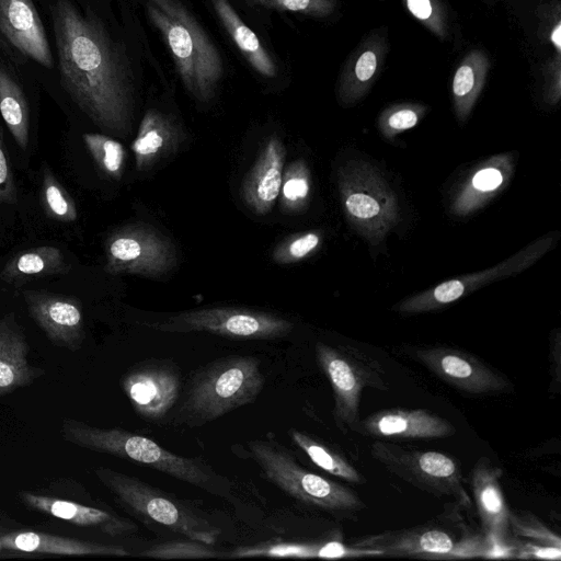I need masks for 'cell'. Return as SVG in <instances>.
Here are the masks:
<instances>
[{"label":"cell","mask_w":561,"mask_h":561,"mask_svg":"<svg viewBox=\"0 0 561 561\" xmlns=\"http://www.w3.org/2000/svg\"><path fill=\"white\" fill-rule=\"evenodd\" d=\"M492 66L483 48H471L457 64L451 80L453 106L456 118L465 124L479 99Z\"/></svg>","instance_id":"obj_27"},{"label":"cell","mask_w":561,"mask_h":561,"mask_svg":"<svg viewBox=\"0 0 561 561\" xmlns=\"http://www.w3.org/2000/svg\"><path fill=\"white\" fill-rule=\"evenodd\" d=\"M70 268L60 249L44 245L15 254L5 263L0 276L8 283H16L33 277L66 275Z\"/></svg>","instance_id":"obj_29"},{"label":"cell","mask_w":561,"mask_h":561,"mask_svg":"<svg viewBox=\"0 0 561 561\" xmlns=\"http://www.w3.org/2000/svg\"><path fill=\"white\" fill-rule=\"evenodd\" d=\"M502 470L480 457L470 473L473 502L485 536L496 546L508 542L510 507L501 485Z\"/></svg>","instance_id":"obj_19"},{"label":"cell","mask_w":561,"mask_h":561,"mask_svg":"<svg viewBox=\"0 0 561 561\" xmlns=\"http://www.w3.org/2000/svg\"><path fill=\"white\" fill-rule=\"evenodd\" d=\"M32 319L56 346L78 351L84 340L83 316L78 299L44 290L23 291Z\"/></svg>","instance_id":"obj_18"},{"label":"cell","mask_w":561,"mask_h":561,"mask_svg":"<svg viewBox=\"0 0 561 561\" xmlns=\"http://www.w3.org/2000/svg\"><path fill=\"white\" fill-rule=\"evenodd\" d=\"M390 49L388 28L369 31L346 58L336 83V98L342 106L362 101L380 77Z\"/></svg>","instance_id":"obj_16"},{"label":"cell","mask_w":561,"mask_h":561,"mask_svg":"<svg viewBox=\"0 0 561 561\" xmlns=\"http://www.w3.org/2000/svg\"><path fill=\"white\" fill-rule=\"evenodd\" d=\"M248 449L266 479L295 500L335 515L365 508L351 489L305 469L275 438L251 440Z\"/></svg>","instance_id":"obj_7"},{"label":"cell","mask_w":561,"mask_h":561,"mask_svg":"<svg viewBox=\"0 0 561 561\" xmlns=\"http://www.w3.org/2000/svg\"><path fill=\"white\" fill-rule=\"evenodd\" d=\"M0 127V208L18 202V190Z\"/></svg>","instance_id":"obj_43"},{"label":"cell","mask_w":561,"mask_h":561,"mask_svg":"<svg viewBox=\"0 0 561 561\" xmlns=\"http://www.w3.org/2000/svg\"><path fill=\"white\" fill-rule=\"evenodd\" d=\"M183 139V130L173 118L156 108L148 110L130 146L137 170L144 172L152 168L176 151Z\"/></svg>","instance_id":"obj_25"},{"label":"cell","mask_w":561,"mask_h":561,"mask_svg":"<svg viewBox=\"0 0 561 561\" xmlns=\"http://www.w3.org/2000/svg\"><path fill=\"white\" fill-rule=\"evenodd\" d=\"M19 497L34 511L79 527L99 530L111 537L128 536L137 531V526L131 520L98 507L27 491L19 492Z\"/></svg>","instance_id":"obj_23"},{"label":"cell","mask_w":561,"mask_h":561,"mask_svg":"<svg viewBox=\"0 0 561 561\" xmlns=\"http://www.w3.org/2000/svg\"><path fill=\"white\" fill-rule=\"evenodd\" d=\"M150 21L163 36L186 90L198 101L214 98L224 75L221 56L180 0H146Z\"/></svg>","instance_id":"obj_4"},{"label":"cell","mask_w":561,"mask_h":561,"mask_svg":"<svg viewBox=\"0 0 561 561\" xmlns=\"http://www.w3.org/2000/svg\"><path fill=\"white\" fill-rule=\"evenodd\" d=\"M353 546L386 556L435 560L488 558L494 549L486 536L473 534L457 515L450 514L416 527L366 536Z\"/></svg>","instance_id":"obj_6"},{"label":"cell","mask_w":561,"mask_h":561,"mask_svg":"<svg viewBox=\"0 0 561 561\" xmlns=\"http://www.w3.org/2000/svg\"><path fill=\"white\" fill-rule=\"evenodd\" d=\"M337 190L347 221L369 243H381L400 222L397 195L373 164L350 160L341 165Z\"/></svg>","instance_id":"obj_8"},{"label":"cell","mask_w":561,"mask_h":561,"mask_svg":"<svg viewBox=\"0 0 561 561\" xmlns=\"http://www.w3.org/2000/svg\"><path fill=\"white\" fill-rule=\"evenodd\" d=\"M0 31L22 54L53 68L46 32L32 0H0Z\"/></svg>","instance_id":"obj_22"},{"label":"cell","mask_w":561,"mask_h":561,"mask_svg":"<svg viewBox=\"0 0 561 561\" xmlns=\"http://www.w3.org/2000/svg\"><path fill=\"white\" fill-rule=\"evenodd\" d=\"M264 383L257 357L231 355L213 360L193 374L175 421L191 427L215 421L253 402Z\"/></svg>","instance_id":"obj_3"},{"label":"cell","mask_w":561,"mask_h":561,"mask_svg":"<svg viewBox=\"0 0 561 561\" xmlns=\"http://www.w3.org/2000/svg\"><path fill=\"white\" fill-rule=\"evenodd\" d=\"M316 356L333 391L335 424L346 433L358 420L363 389L388 390L381 366L356 350L322 342L316 344Z\"/></svg>","instance_id":"obj_10"},{"label":"cell","mask_w":561,"mask_h":561,"mask_svg":"<svg viewBox=\"0 0 561 561\" xmlns=\"http://www.w3.org/2000/svg\"><path fill=\"white\" fill-rule=\"evenodd\" d=\"M121 385L135 412L148 422H158L180 397L181 374L170 362L148 360L130 368Z\"/></svg>","instance_id":"obj_15"},{"label":"cell","mask_w":561,"mask_h":561,"mask_svg":"<svg viewBox=\"0 0 561 561\" xmlns=\"http://www.w3.org/2000/svg\"><path fill=\"white\" fill-rule=\"evenodd\" d=\"M371 457L389 472L435 496H453L471 506L458 461L447 454L401 447L377 439Z\"/></svg>","instance_id":"obj_11"},{"label":"cell","mask_w":561,"mask_h":561,"mask_svg":"<svg viewBox=\"0 0 561 561\" xmlns=\"http://www.w3.org/2000/svg\"><path fill=\"white\" fill-rule=\"evenodd\" d=\"M140 556L161 560L213 559L219 558L220 552L210 548V545L187 539L172 540L152 546L144 550Z\"/></svg>","instance_id":"obj_38"},{"label":"cell","mask_w":561,"mask_h":561,"mask_svg":"<svg viewBox=\"0 0 561 561\" xmlns=\"http://www.w3.org/2000/svg\"><path fill=\"white\" fill-rule=\"evenodd\" d=\"M550 364L552 379L550 389L553 393H559L561 385V333L559 330L553 332L550 343Z\"/></svg>","instance_id":"obj_44"},{"label":"cell","mask_w":561,"mask_h":561,"mask_svg":"<svg viewBox=\"0 0 561 561\" xmlns=\"http://www.w3.org/2000/svg\"><path fill=\"white\" fill-rule=\"evenodd\" d=\"M286 148L272 135L261 148L253 165L244 175L240 194L245 206L259 216L267 215L280 192Z\"/></svg>","instance_id":"obj_20"},{"label":"cell","mask_w":561,"mask_h":561,"mask_svg":"<svg viewBox=\"0 0 561 561\" xmlns=\"http://www.w3.org/2000/svg\"><path fill=\"white\" fill-rule=\"evenodd\" d=\"M0 113L16 145L26 150L30 138V112L25 95L0 65Z\"/></svg>","instance_id":"obj_32"},{"label":"cell","mask_w":561,"mask_h":561,"mask_svg":"<svg viewBox=\"0 0 561 561\" xmlns=\"http://www.w3.org/2000/svg\"><path fill=\"white\" fill-rule=\"evenodd\" d=\"M61 83L101 129L125 137L131 127V92L125 64L96 19L69 0L53 8Z\"/></svg>","instance_id":"obj_1"},{"label":"cell","mask_w":561,"mask_h":561,"mask_svg":"<svg viewBox=\"0 0 561 561\" xmlns=\"http://www.w3.org/2000/svg\"><path fill=\"white\" fill-rule=\"evenodd\" d=\"M60 434L66 442L79 447L134 461L213 494L224 496L229 492V484L201 459L173 454L154 440L129 431L64 419Z\"/></svg>","instance_id":"obj_2"},{"label":"cell","mask_w":561,"mask_h":561,"mask_svg":"<svg viewBox=\"0 0 561 561\" xmlns=\"http://www.w3.org/2000/svg\"><path fill=\"white\" fill-rule=\"evenodd\" d=\"M311 173L304 159L293 161L285 170L279 192L282 209L287 213L302 211L310 199Z\"/></svg>","instance_id":"obj_34"},{"label":"cell","mask_w":561,"mask_h":561,"mask_svg":"<svg viewBox=\"0 0 561 561\" xmlns=\"http://www.w3.org/2000/svg\"><path fill=\"white\" fill-rule=\"evenodd\" d=\"M146 325L165 333L207 332L236 340L279 339L294 329L293 322L274 313L237 307L186 310Z\"/></svg>","instance_id":"obj_9"},{"label":"cell","mask_w":561,"mask_h":561,"mask_svg":"<svg viewBox=\"0 0 561 561\" xmlns=\"http://www.w3.org/2000/svg\"><path fill=\"white\" fill-rule=\"evenodd\" d=\"M414 357L437 378L457 390L483 396L507 391L511 382L472 354L453 347H422Z\"/></svg>","instance_id":"obj_14"},{"label":"cell","mask_w":561,"mask_h":561,"mask_svg":"<svg viewBox=\"0 0 561 561\" xmlns=\"http://www.w3.org/2000/svg\"><path fill=\"white\" fill-rule=\"evenodd\" d=\"M288 434L311 461L325 472L354 484L365 482L360 472L334 448L296 428H290Z\"/></svg>","instance_id":"obj_33"},{"label":"cell","mask_w":561,"mask_h":561,"mask_svg":"<svg viewBox=\"0 0 561 561\" xmlns=\"http://www.w3.org/2000/svg\"><path fill=\"white\" fill-rule=\"evenodd\" d=\"M362 554L363 551L354 546L346 547L339 541H327L322 543L275 542L239 547L230 556L232 558H354Z\"/></svg>","instance_id":"obj_30"},{"label":"cell","mask_w":561,"mask_h":561,"mask_svg":"<svg viewBox=\"0 0 561 561\" xmlns=\"http://www.w3.org/2000/svg\"><path fill=\"white\" fill-rule=\"evenodd\" d=\"M26 552L56 556H128L119 546L102 545L38 531H14L0 535V553Z\"/></svg>","instance_id":"obj_24"},{"label":"cell","mask_w":561,"mask_h":561,"mask_svg":"<svg viewBox=\"0 0 561 561\" xmlns=\"http://www.w3.org/2000/svg\"><path fill=\"white\" fill-rule=\"evenodd\" d=\"M402 3L440 42L459 44L460 25L449 0H402Z\"/></svg>","instance_id":"obj_31"},{"label":"cell","mask_w":561,"mask_h":561,"mask_svg":"<svg viewBox=\"0 0 561 561\" xmlns=\"http://www.w3.org/2000/svg\"><path fill=\"white\" fill-rule=\"evenodd\" d=\"M322 243L320 231H306L294 234L278 243L272 252V259L277 264H293L313 254Z\"/></svg>","instance_id":"obj_39"},{"label":"cell","mask_w":561,"mask_h":561,"mask_svg":"<svg viewBox=\"0 0 561 561\" xmlns=\"http://www.w3.org/2000/svg\"><path fill=\"white\" fill-rule=\"evenodd\" d=\"M514 169L512 153L495 154L480 162L458 186L451 201V213L463 217L481 209L506 188Z\"/></svg>","instance_id":"obj_21"},{"label":"cell","mask_w":561,"mask_h":561,"mask_svg":"<svg viewBox=\"0 0 561 561\" xmlns=\"http://www.w3.org/2000/svg\"><path fill=\"white\" fill-rule=\"evenodd\" d=\"M82 139L99 169L107 176L119 180L126 159L123 145L107 135L98 133H85Z\"/></svg>","instance_id":"obj_35"},{"label":"cell","mask_w":561,"mask_h":561,"mask_svg":"<svg viewBox=\"0 0 561 561\" xmlns=\"http://www.w3.org/2000/svg\"><path fill=\"white\" fill-rule=\"evenodd\" d=\"M224 27L250 65L262 76L273 78L276 66L256 34L241 20L228 0H211Z\"/></svg>","instance_id":"obj_28"},{"label":"cell","mask_w":561,"mask_h":561,"mask_svg":"<svg viewBox=\"0 0 561 561\" xmlns=\"http://www.w3.org/2000/svg\"><path fill=\"white\" fill-rule=\"evenodd\" d=\"M95 476L115 501L148 526L161 527L187 539L214 545L219 529L193 508L138 478L100 467Z\"/></svg>","instance_id":"obj_5"},{"label":"cell","mask_w":561,"mask_h":561,"mask_svg":"<svg viewBox=\"0 0 561 561\" xmlns=\"http://www.w3.org/2000/svg\"><path fill=\"white\" fill-rule=\"evenodd\" d=\"M427 111L428 106L422 103H394L381 111L377 125L382 136L387 139H391L415 127Z\"/></svg>","instance_id":"obj_37"},{"label":"cell","mask_w":561,"mask_h":561,"mask_svg":"<svg viewBox=\"0 0 561 561\" xmlns=\"http://www.w3.org/2000/svg\"><path fill=\"white\" fill-rule=\"evenodd\" d=\"M41 201L46 215L51 219L73 222L78 218L72 197L48 168L42 174Z\"/></svg>","instance_id":"obj_36"},{"label":"cell","mask_w":561,"mask_h":561,"mask_svg":"<svg viewBox=\"0 0 561 561\" xmlns=\"http://www.w3.org/2000/svg\"><path fill=\"white\" fill-rule=\"evenodd\" d=\"M26 339L11 317L0 318V397L31 385L44 374L28 362Z\"/></svg>","instance_id":"obj_26"},{"label":"cell","mask_w":561,"mask_h":561,"mask_svg":"<svg viewBox=\"0 0 561 561\" xmlns=\"http://www.w3.org/2000/svg\"><path fill=\"white\" fill-rule=\"evenodd\" d=\"M556 239V233L546 234L488 270L458 276L408 297L396 306V310L400 313H422L440 309L486 284L528 268L552 248Z\"/></svg>","instance_id":"obj_13"},{"label":"cell","mask_w":561,"mask_h":561,"mask_svg":"<svg viewBox=\"0 0 561 561\" xmlns=\"http://www.w3.org/2000/svg\"><path fill=\"white\" fill-rule=\"evenodd\" d=\"M104 270L111 275L159 278L178 264V252L170 238L146 224L115 229L105 241Z\"/></svg>","instance_id":"obj_12"},{"label":"cell","mask_w":561,"mask_h":561,"mask_svg":"<svg viewBox=\"0 0 561 561\" xmlns=\"http://www.w3.org/2000/svg\"><path fill=\"white\" fill-rule=\"evenodd\" d=\"M481 1L486 2V3H489V4H491V3H492V0H481Z\"/></svg>","instance_id":"obj_45"},{"label":"cell","mask_w":561,"mask_h":561,"mask_svg":"<svg viewBox=\"0 0 561 561\" xmlns=\"http://www.w3.org/2000/svg\"><path fill=\"white\" fill-rule=\"evenodd\" d=\"M512 553L518 559L560 560L561 548L542 545L533 540L508 539Z\"/></svg>","instance_id":"obj_42"},{"label":"cell","mask_w":561,"mask_h":561,"mask_svg":"<svg viewBox=\"0 0 561 561\" xmlns=\"http://www.w3.org/2000/svg\"><path fill=\"white\" fill-rule=\"evenodd\" d=\"M250 4L330 19L339 11L337 0H245Z\"/></svg>","instance_id":"obj_40"},{"label":"cell","mask_w":561,"mask_h":561,"mask_svg":"<svg viewBox=\"0 0 561 561\" xmlns=\"http://www.w3.org/2000/svg\"><path fill=\"white\" fill-rule=\"evenodd\" d=\"M510 529L518 537L561 548L559 535L529 512L510 511Z\"/></svg>","instance_id":"obj_41"},{"label":"cell","mask_w":561,"mask_h":561,"mask_svg":"<svg viewBox=\"0 0 561 561\" xmlns=\"http://www.w3.org/2000/svg\"><path fill=\"white\" fill-rule=\"evenodd\" d=\"M376 439H437L456 433L446 419L425 409L392 408L377 411L351 427Z\"/></svg>","instance_id":"obj_17"}]
</instances>
